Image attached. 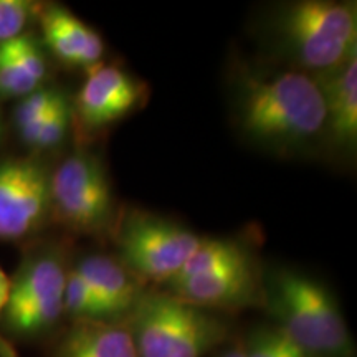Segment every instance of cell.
Instances as JSON below:
<instances>
[{
  "instance_id": "ac0fdd59",
  "label": "cell",
  "mask_w": 357,
  "mask_h": 357,
  "mask_svg": "<svg viewBox=\"0 0 357 357\" xmlns=\"http://www.w3.org/2000/svg\"><path fill=\"white\" fill-rule=\"evenodd\" d=\"M243 351L245 357H312L280 326L257 331Z\"/></svg>"
},
{
  "instance_id": "277c9868",
  "label": "cell",
  "mask_w": 357,
  "mask_h": 357,
  "mask_svg": "<svg viewBox=\"0 0 357 357\" xmlns=\"http://www.w3.org/2000/svg\"><path fill=\"white\" fill-rule=\"evenodd\" d=\"M129 314L137 357H204L227 334L211 312L169 293H142Z\"/></svg>"
},
{
  "instance_id": "9a60e30c",
  "label": "cell",
  "mask_w": 357,
  "mask_h": 357,
  "mask_svg": "<svg viewBox=\"0 0 357 357\" xmlns=\"http://www.w3.org/2000/svg\"><path fill=\"white\" fill-rule=\"evenodd\" d=\"M248 258L250 255L247 250L234 240L200 238L199 247L195 248V252L185 261L182 270L171 281L190 278V276L207 273V271L217 270V268L236 265V263H242Z\"/></svg>"
},
{
  "instance_id": "5b68a950",
  "label": "cell",
  "mask_w": 357,
  "mask_h": 357,
  "mask_svg": "<svg viewBox=\"0 0 357 357\" xmlns=\"http://www.w3.org/2000/svg\"><path fill=\"white\" fill-rule=\"evenodd\" d=\"M50 195L52 215L79 234H105L118 217L106 167L89 151L68 155L52 172Z\"/></svg>"
},
{
  "instance_id": "7c38bea8",
  "label": "cell",
  "mask_w": 357,
  "mask_h": 357,
  "mask_svg": "<svg viewBox=\"0 0 357 357\" xmlns=\"http://www.w3.org/2000/svg\"><path fill=\"white\" fill-rule=\"evenodd\" d=\"M316 77L324 93V132L339 149L352 151L357 142V56Z\"/></svg>"
},
{
  "instance_id": "8fae6325",
  "label": "cell",
  "mask_w": 357,
  "mask_h": 357,
  "mask_svg": "<svg viewBox=\"0 0 357 357\" xmlns=\"http://www.w3.org/2000/svg\"><path fill=\"white\" fill-rule=\"evenodd\" d=\"M43 37L58 60L70 66L93 70L100 66L105 43L101 35L65 7H47L40 15Z\"/></svg>"
},
{
  "instance_id": "e0dca14e",
  "label": "cell",
  "mask_w": 357,
  "mask_h": 357,
  "mask_svg": "<svg viewBox=\"0 0 357 357\" xmlns=\"http://www.w3.org/2000/svg\"><path fill=\"white\" fill-rule=\"evenodd\" d=\"M71 119H73V111H71L68 98L63 96L42 121L22 129L19 134L26 146L35 147V149H50L63 142Z\"/></svg>"
},
{
  "instance_id": "8992f818",
  "label": "cell",
  "mask_w": 357,
  "mask_h": 357,
  "mask_svg": "<svg viewBox=\"0 0 357 357\" xmlns=\"http://www.w3.org/2000/svg\"><path fill=\"white\" fill-rule=\"evenodd\" d=\"M66 273L60 250L45 248L25 257L15 278L10 280V294L2 314L8 331L35 336L50 329L65 312Z\"/></svg>"
},
{
  "instance_id": "d6986e66",
  "label": "cell",
  "mask_w": 357,
  "mask_h": 357,
  "mask_svg": "<svg viewBox=\"0 0 357 357\" xmlns=\"http://www.w3.org/2000/svg\"><path fill=\"white\" fill-rule=\"evenodd\" d=\"M38 88V84L22 68L8 43H0V95L24 98Z\"/></svg>"
},
{
  "instance_id": "5bb4252c",
  "label": "cell",
  "mask_w": 357,
  "mask_h": 357,
  "mask_svg": "<svg viewBox=\"0 0 357 357\" xmlns=\"http://www.w3.org/2000/svg\"><path fill=\"white\" fill-rule=\"evenodd\" d=\"M56 357H137L131 329L118 321H77Z\"/></svg>"
},
{
  "instance_id": "603a6c76",
  "label": "cell",
  "mask_w": 357,
  "mask_h": 357,
  "mask_svg": "<svg viewBox=\"0 0 357 357\" xmlns=\"http://www.w3.org/2000/svg\"><path fill=\"white\" fill-rule=\"evenodd\" d=\"M8 294H10V278H8L6 271L0 268V318H2L3 310H6Z\"/></svg>"
},
{
  "instance_id": "52a82bcc",
  "label": "cell",
  "mask_w": 357,
  "mask_h": 357,
  "mask_svg": "<svg viewBox=\"0 0 357 357\" xmlns=\"http://www.w3.org/2000/svg\"><path fill=\"white\" fill-rule=\"evenodd\" d=\"M200 236L194 231L144 212H132L118 227L119 261L137 278L169 283L195 248Z\"/></svg>"
},
{
  "instance_id": "44dd1931",
  "label": "cell",
  "mask_w": 357,
  "mask_h": 357,
  "mask_svg": "<svg viewBox=\"0 0 357 357\" xmlns=\"http://www.w3.org/2000/svg\"><path fill=\"white\" fill-rule=\"evenodd\" d=\"M37 10L29 0H0V43L20 37Z\"/></svg>"
},
{
  "instance_id": "9c48e42d",
  "label": "cell",
  "mask_w": 357,
  "mask_h": 357,
  "mask_svg": "<svg viewBox=\"0 0 357 357\" xmlns=\"http://www.w3.org/2000/svg\"><path fill=\"white\" fill-rule=\"evenodd\" d=\"M146 84L118 66L89 70L71 111L86 131H100L121 121L146 100Z\"/></svg>"
},
{
  "instance_id": "ffe728a7",
  "label": "cell",
  "mask_w": 357,
  "mask_h": 357,
  "mask_svg": "<svg viewBox=\"0 0 357 357\" xmlns=\"http://www.w3.org/2000/svg\"><path fill=\"white\" fill-rule=\"evenodd\" d=\"M63 96L65 95L60 89L40 86L30 95L22 98L15 111H13V121H15L17 129L22 131V129L42 121Z\"/></svg>"
},
{
  "instance_id": "cb8c5ba5",
  "label": "cell",
  "mask_w": 357,
  "mask_h": 357,
  "mask_svg": "<svg viewBox=\"0 0 357 357\" xmlns=\"http://www.w3.org/2000/svg\"><path fill=\"white\" fill-rule=\"evenodd\" d=\"M220 357H245V351H243V347H234V349L227 351L225 354Z\"/></svg>"
},
{
  "instance_id": "4fadbf2b",
  "label": "cell",
  "mask_w": 357,
  "mask_h": 357,
  "mask_svg": "<svg viewBox=\"0 0 357 357\" xmlns=\"http://www.w3.org/2000/svg\"><path fill=\"white\" fill-rule=\"evenodd\" d=\"M75 270L96 293L113 321L131 312L142 294L137 276L116 258L88 255Z\"/></svg>"
},
{
  "instance_id": "2e32d148",
  "label": "cell",
  "mask_w": 357,
  "mask_h": 357,
  "mask_svg": "<svg viewBox=\"0 0 357 357\" xmlns=\"http://www.w3.org/2000/svg\"><path fill=\"white\" fill-rule=\"evenodd\" d=\"M63 311L77 321H113L96 293L88 287L86 281L75 268L66 273Z\"/></svg>"
},
{
  "instance_id": "ba28073f",
  "label": "cell",
  "mask_w": 357,
  "mask_h": 357,
  "mask_svg": "<svg viewBox=\"0 0 357 357\" xmlns=\"http://www.w3.org/2000/svg\"><path fill=\"white\" fill-rule=\"evenodd\" d=\"M52 171L33 158L0 160V240L33 235L52 217Z\"/></svg>"
},
{
  "instance_id": "7a4b0ae2",
  "label": "cell",
  "mask_w": 357,
  "mask_h": 357,
  "mask_svg": "<svg viewBox=\"0 0 357 357\" xmlns=\"http://www.w3.org/2000/svg\"><path fill=\"white\" fill-rule=\"evenodd\" d=\"M278 326L312 357H351L346 319L329 289L311 276L276 270L265 293Z\"/></svg>"
},
{
  "instance_id": "3957f363",
  "label": "cell",
  "mask_w": 357,
  "mask_h": 357,
  "mask_svg": "<svg viewBox=\"0 0 357 357\" xmlns=\"http://www.w3.org/2000/svg\"><path fill=\"white\" fill-rule=\"evenodd\" d=\"M280 45L298 65L328 73L356 55V3L301 0L281 8L275 22Z\"/></svg>"
},
{
  "instance_id": "7402d4cb",
  "label": "cell",
  "mask_w": 357,
  "mask_h": 357,
  "mask_svg": "<svg viewBox=\"0 0 357 357\" xmlns=\"http://www.w3.org/2000/svg\"><path fill=\"white\" fill-rule=\"evenodd\" d=\"M7 43L13 55L19 60L22 68L40 86L45 77H47V60H45L43 52L37 40L32 35L22 33L20 37L8 40Z\"/></svg>"
},
{
  "instance_id": "30bf717a",
  "label": "cell",
  "mask_w": 357,
  "mask_h": 357,
  "mask_svg": "<svg viewBox=\"0 0 357 357\" xmlns=\"http://www.w3.org/2000/svg\"><path fill=\"white\" fill-rule=\"evenodd\" d=\"M167 287L169 294L177 300L202 310L248 305L257 300L261 289L252 258L190 278L171 281Z\"/></svg>"
},
{
  "instance_id": "6da1fadb",
  "label": "cell",
  "mask_w": 357,
  "mask_h": 357,
  "mask_svg": "<svg viewBox=\"0 0 357 357\" xmlns=\"http://www.w3.org/2000/svg\"><path fill=\"white\" fill-rule=\"evenodd\" d=\"M236 105L240 126L258 144L298 149L324 132V93L316 75L250 77L240 84Z\"/></svg>"
}]
</instances>
